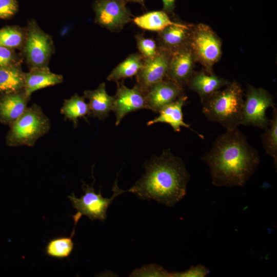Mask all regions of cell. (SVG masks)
I'll return each mask as SVG.
<instances>
[{"label":"cell","instance_id":"6da1fadb","mask_svg":"<svg viewBox=\"0 0 277 277\" xmlns=\"http://www.w3.org/2000/svg\"><path fill=\"white\" fill-rule=\"evenodd\" d=\"M202 160L208 166L212 183L217 187H242L260 163L258 152L238 128L220 135Z\"/></svg>","mask_w":277,"mask_h":277},{"label":"cell","instance_id":"7a4b0ae2","mask_svg":"<svg viewBox=\"0 0 277 277\" xmlns=\"http://www.w3.org/2000/svg\"><path fill=\"white\" fill-rule=\"evenodd\" d=\"M145 173L127 192L143 200L173 206L186 195L190 175L182 160L164 150L145 166Z\"/></svg>","mask_w":277,"mask_h":277},{"label":"cell","instance_id":"3957f363","mask_svg":"<svg viewBox=\"0 0 277 277\" xmlns=\"http://www.w3.org/2000/svg\"><path fill=\"white\" fill-rule=\"evenodd\" d=\"M244 93L236 82H230L201 101L202 112L209 121L220 123L227 129L237 128L242 124Z\"/></svg>","mask_w":277,"mask_h":277},{"label":"cell","instance_id":"277c9868","mask_svg":"<svg viewBox=\"0 0 277 277\" xmlns=\"http://www.w3.org/2000/svg\"><path fill=\"white\" fill-rule=\"evenodd\" d=\"M9 127L5 139L8 146L33 147L38 138L49 132L50 122L42 108L33 104Z\"/></svg>","mask_w":277,"mask_h":277},{"label":"cell","instance_id":"5b68a950","mask_svg":"<svg viewBox=\"0 0 277 277\" xmlns=\"http://www.w3.org/2000/svg\"><path fill=\"white\" fill-rule=\"evenodd\" d=\"M82 188L84 194L80 198L76 197L74 193L68 197L72 207L77 211L73 215L74 227L83 215H85L91 221L99 220L104 222L107 217V210L114 199L120 194L127 192V190L120 189L115 182L112 190L113 193L110 198L104 197L100 192L96 193L93 185L83 184Z\"/></svg>","mask_w":277,"mask_h":277},{"label":"cell","instance_id":"8992f818","mask_svg":"<svg viewBox=\"0 0 277 277\" xmlns=\"http://www.w3.org/2000/svg\"><path fill=\"white\" fill-rule=\"evenodd\" d=\"M189 46L195 60L212 73L213 66L221 58L222 44L220 38L208 26L199 24L192 26Z\"/></svg>","mask_w":277,"mask_h":277},{"label":"cell","instance_id":"52a82bcc","mask_svg":"<svg viewBox=\"0 0 277 277\" xmlns=\"http://www.w3.org/2000/svg\"><path fill=\"white\" fill-rule=\"evenodd\" d=\"M274 107L273 97L266 90L249 85L244 102L241 125L265 129L269 121L266 110Z\"/></svg>","mask_w":277,"mask_h":277},{"label":"cell","instance_id":"ba28073f","mask_svg":"<svg viewBox=\"0 0 277 277\" xmlns=\"http://www.w3.org/2000/svg\"><path fill=\"white\" fill-rule=\"evenodd\" d=\"M125 0H95L93 5L95 22L110 31H120L132 21Z\"/></svg>","mask_w":277,"mask_h":277},{"label":"cell","instance_id":"9c48e42d","mask_svg":"<svg viewBox=\"0 0 277 277\" xmlns=\"http://www.w3.org/2000/svg\"><path fill=\"white\" fill-rule=\"evenodd\" d=\"M171 53L159 48L151 58H144L143 65L135 75L136 85L144 93L153 85L167 78Z\"/></svg>","mask_w":277,"mask_h":277},{"label":"cell","instance_id":"30bf717a","mask_svg":"<svg viewBox=\"0 0 277 277\" xmlns=\"http://www.w3.org/2000/svg\"><path fill=\"white\" fill-rule=\"evenodd\" d=\"M116 85L112 111L116 117L115 125L118 126L127 114L146 109V105L145 94L136 84L129 88L122 80L116 82Z\"/></svg>","mask_w":277,"mask_h":277},{"label":"cell","instance_id":"8fae6325","mask_svg":"<svg viewBox=\"0 0 277 277\" xmlns=\"http://www.w3.org/2000/svg\"><path fill=\"white\" fill-rule=\"evenodd\" d=\"M144 94L146 109L156 113L185 95L183 85L168 78L153 85Z\"/></svg>","mask_w":277,"mask_h":277},{"label":"cell","instance_id":"7c38bea8","mask_svg":"<svg viewBox=\"0 0 277 277\" xmlns=\"http://www.w3.org/2000/svg\"><path fill=\"white\" fill-rule=\"evenodd\" d=\"M52 51L50 38L36 26H32L25 46L27 58L33 67H45Z\"/></svg>","mask_w":277,"mask_h":277},{"label":"cell","instance_id":"4fadbf2b","mask_svg":"<svg viewBox=\"0 0 277 277\" xmlns=\"http://www.w3.org/2000/svg\"><path fill=\"white\" fill-rule=\"evenodd\" d=\"M195 61L189 46L171 53L167 78L183 86L193 73Z\"/></svg>","mask_w":277,"mask_h":277},{"label":"cell","instance_id":"5bb4252c","mask_svg":"<svg viewBox=\"0 0 277 277\" xmlns=\"http://www.w3.org/2000/svg\"><path fill=\"white\" fill-rule=\"evenodd\" d=\"M192 26L177 22L158 32V47L172 53L189 46Z\"/></svg>","mask_w":277,"mask_h":277},{"label":"cell","instance_id":"9a60e30c","mask_svg":"<svg viewBox=\"0 0 277 277\" xmlns=\"http://www.w3.org/2000/svg\"><path fill=\"white\" fill-rule=\"evenodd\" d=\"M30 96L24 89L0 95V123L11 126L25 111Z\"/></svg>","mask_w":277,"mask_h":277},{"label":"cell","instance_id":"2e32d148","mask_svg":"<svg viewBox=\"0 0 277 277\" xmlns=\"http://www.w3.org/2000/svg\"><path fill=\"white\" fill-rule=\"evenodd\" d=\"M187 96L184 95L174 102L163 107L159 112V115L148 121L147 126L162 123L169 124L175 132H180L181 127L191 128L183 120L182 109L185 105ZM192 130V129H191Z\"/></svg>","mask_w":277,"mask_h":277},{"label":"cell","instance_id":"e0dca14e","mask_svg":"<svg viewBox=\"0 0 277 277\" xmlns=\"http://www.w3.org/2000/svg\"><path fill=\"white\" fill-rule=\"evenodd\" d=\"M230 82L213 73L201 71L193 73L187 84L200 95L202 101Z\"/></svg>","mask_w":277,"mask_h":277},{"label":"cell","instance_id":"ac0fdd59","mask_svg":"<svg viewBox=\"0 0 277 277\" xmlns=\"http://www.w3.org/2000/svg\"><path fill=\"white\" fill-rule=\"evenodd\" d=\"M63 81L62 75L51 72L46 67H33L24 74V89L26 95L31 94L37 90L61 83Z\"/></svg>","mask_w":277,"mask_h":277},{"label":"cell","instance_id":"d6986e66","mask_svg":"<svg viewBox=\"0 0 277 277\" xmlns=\"http://www.w3.org/2000/svg\"><path fill=\"white\" fill-rule=\"evenodd\" d=\"M83 96L89 101L91 115L100 120L109 116L112 110L114 97L107 93L104 83L95 90L85 91Z\"/></svg>","mask_w":277,"mask_h":277},{"label":"cell","instance_id":"ffe728a7","mask_svg":"<svg viewBox=\"0 0 277 277\" xmlns=\"http://www.w3.org/2000/svg\"><path fill=\"white\" fill-rule=\"evenodd\" d=\"M132 21L142 29L157 32L177 23L171 21L168 14L163 10L148 12L135 17Z\"/></svg>","mask_w":277,"mask_h":277},{"label":"cell","instance_id":"44dd1931","mask_svg":"<svg viewBox=\"0 0 277 277\" xmlns=\"http://www.w3.org/2000/svg\"><path fill=\"white\" fill-rule=\"evenodd\" d=\"M143 60L140 53L130 54L111 71L107 80L116 82L136 75L143 65Z\"/></svg>","mask_w":277,"mask_h":277},{"label":"cell","instance_id":"7402d4cb","mask_svg":"<svg viewBox=\"0 0 277 277\" xmlns=\"http://www.w3.org/2000/svg\"><path fill=\"white\" fill-rule=\"evenodd\" d=\"M24 74L17 66L0 67V95L24 89Z\"/></svg>","mask_w":277,"mask_h":277},{"label":"cell","instance_id":"603a6c76","mask_svg":"<svg viewBox=\"0 0 277 277\" xmlns=\"http://www.w3.org/2000/svg\"><path fill=\"white\" fill-rule=\"evenodd\" d=\"M84 96L75 94L70 98L65 100L61 109V113L65 118L73 122L76 127L78 118H86L91 115L90 110Z\"/></svg>","mask_w":277,"mask_h":277},{"label":"cell","instance_id":"cb8c5ba5","mask_svg":"<svg viewBox=\"0 0 277 277\" xmlns=\"http://www.w3.org/2000/svg\"><path fill=\"white\" fill-rule=\"evenodd\" d=\"M262 142L266 153L273 160L274 164H277V109L273 108L271 119L265 128L261 136Z\"/></svg>","mask_w":277,"mask_h":277},{"label":"cell","instance_id":"d4e9b609","mask_svg":"<svg viewBox=\"0 0 277 277\" xmlns=\"http://www.w3.org/2000/svg\"><path fill=\"white\" fill-rule=\"evenodd\" d=\"M75 227L70 236L55 238L51 240L46 247V254L51 257L63 259L68 257L74 248L72 238Z\"/></svg>","mask_w":277,"mask_h":277},{"label":"cell","instance_id":"484cf974","mask_svg":"<svg viewBox=\"0 0 277 277\" xmlns=\"http://www.w3.org/2000/svg\"><path fill=\"white\" fill-rule=\"evenodd\" d=\"M23 40V34L18 30L6 27L0 29V46L7 48L19 46Z\"/></svg>","mask_w":277,"mask_h":277},{"label":"cell","instance_id":"4316f807","mask_svg":"<svg viewBox=\"0 0 277 277\" xmlns=\"http://www.w3.org/2000/svg\"><path fill=\"white\" fill-rule=\"evenodd\" d=\"M136 43L139 53L145 58L154 56L159 51L156 42L152 38H146L143 34L135 35Z\"/></svg>","mask_w":277,"mask_h":277},{"label":"cell","instance_id":"83f0119b","mask_svg":"<svg viewBox=\"0 0 277 277\" xmlns=\"http://www.w3.org/2000/svg\"><path fill=\"white\" fill-rule=\"evenodd\" d=\"M209 273V269L202 265L191 267L189 269L182 272L171 273V276L204 277Z\"/></svg>","mask_w":277,"mask_h":277},{"label":"cell","instance_id":"f1b7e54d","mask_svg":"<svg viewBox=\"0 0 277 277\" xmlns=\"http://www.w3.org/2000/svg\"><path fill=\"white\" fill-rule=\"evenodd\" d=\"M16 0H0V18H8L13 15L17 10Z\"/></svg>","mask_w":277,"mask_h":277},{"label":"cell","instance_id":"f546056e","mask_svg":"<svg viewBox=\"0 0 277 277\" xmlns=\"http://www.w3.org/2000/svg\"><path fill=\"white\" fill-rule=\"evenodd\" d=\"M12 60V54L7 47L0 46V67L10 65Z\"/></svg>","mask_w":277,"mask_h":277},{"label":"cell","instance_id":"4dcf8cb0","mask_svg":"<svg viewBox=\"0 0 277 277\" xmlns=\"http://www.w3.org/2000/svg\"><path fill=\"white\" fill-rule=\"evenodd\" d=\"M163 4V10L167 14L173 12L176 0H162Z\"/></svg>","mask_w":277,"mask_h":277},{"label":"cell","instance_id":"1f68e13d","mask_svg":"<svg viewBox=\"0 0 277 277\" xmlns=\"http://www.w3.org/2000/svg\"><path fill=\"white\" fill-rule=\"evenodd\" d=\"M126 2H133L140 4L142 7H145V0H125Z\"/></svg>","mask_w":277,"mask_h":277}]
</instances>
